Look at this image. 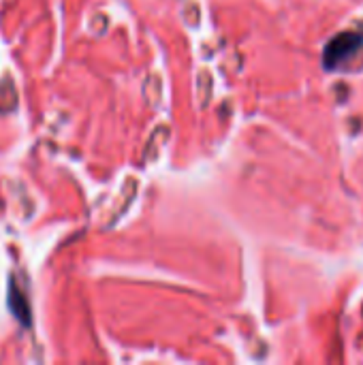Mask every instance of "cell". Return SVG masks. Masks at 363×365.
<instances>
[{
    "mask_svg": "<svg viewBox=\"0 0 363 365\" xmlns=\"http://www.w3.org/2000/svg\"><path fill=\"white\" fill-rule=\"evenodd\" d=\"M9 297H11L9 304H11V310L15 312V317L21 319L24 325H30V308H28V302H26L24 293L21 291H15V287H11Z\"/></svg>",
    "mask_w": 363,
    "mask_h": 365,
    "instance_id": "7a4b0ae2",
    "label": "cell"
},
{
    "mask_svg": "<svg viewBox=\"0 0 363 365\" xmlns=\"http://www.w3.org/2000/svg\"><path fill=\"white\" fill-rule=\"evenodd\" d=\"M362 45H363V36L362 34H357V32H342V34L334 36V38L327 43L325 53H323V58H325V66H327V68L338 66L340 62L349 60V58H351V56H353Z\"/></svg>",
    "mask_w": 363,
    "mask_h": 365,
    "instance_id": "6da1fadb",
    "label": "cell"
}]
</instances>
